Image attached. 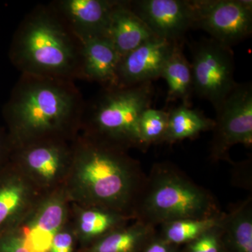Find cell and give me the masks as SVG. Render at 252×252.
<instances>
[{"instance_id":"d6986e66","label":"cell","mask_w":252,"mask_h":252,"mask_svg":"<svg viewBox=\"0 0 252 252\" xmlns=\"http://www.w3.org/2000/svg\"><path fill=\"white\" fill-rule=\"evenodd\" d=\"M157 228L135 220L94 242L90 252H136L141 245L151 240Z\"/></svg>"},{"instance_id":"d4e9b609","label":"cell","mask_w":252,"mask_h":252,"mask_svg":"<svg viewBox=\"0 0 252 252\" xmlns=\"http://www.w3.org/2000/svg\"><path fill=\"white\" fill-rule=\"evenodd\" d=\"M77 236L70 222L53 240L49 252H73Z\"/></svg>"},{"instance_id":"83f0119b","label":"cell","mask_w":252,"mask_h":252,"mask_svg":"<svg viewBox=\"0 0 252 252\" xmlns=\"http://www.w3.org/2000/svg\"><path fill=\"white\" fill-rule=\"evenodd\" d=\"M171 244L167 243L160 236H157V233L149 240L147 248L144 252H173L170 248Z\"/></svg>"},{"instance_id":"52a82bcc","label":"cell","mask_w":252,"mask_h":252,"mask_svg":"<svg viewBox=\"0 0 252 252\" xmlns=\"http://www.w3.org/2000/svg\"><path fill=\"white\" fill-rule=\"evenodd\" d=\"M190 49L193 93L216 111L237 84L233 49L212 38L194 41Z\"/></svg>"},{"instance_id":"4316f807","label":"cell","mask_w":252,"mask_h":252,"mask_svg":"<svg viewBox=\"0 0 252 252\" xmlns=\"http://www.w3.org/2000/svg\"><path fill=\"white\" fill-rule=\"evenodd\" d=\"M15 146L6 127L0 126V170L11 160Z\"/></svg>"},{"instance_id":"30bf717a","label":"cell","mask_w":252,"mask_h":252,"mask_svg":"<svg viewBox=\"0 0 252 252\" xmlns=\"http://www.w3.org/2000/svg\"><path fill=\"white\" fill-rule=\"evenodd\" d=\"M72 202L64 189L42 195L13 228L29 252H49L57 233L70 222Z\"/></svg>"},{"instance_id":"7a4b0ae2","label":"cell","mask_w":252,"mask_h":252,"mask_svg":"<svg viewBox=\"0 0 252 252\" xmlns=\"http://www.w3.org/2000/svg\"><path fill=\"white\" fill-rule=\"evenodd\" d=\"M86 101L74 81L21 74L2 109L15 147L79 135Z\"/></svg>"},{"instance_id":"6da1fadb","label":"cell","mask_w":252,"mask_h":252,"mask_svg":"<svg viewBox=\"0 0 252 252\" xmlns=\"http://www.w3.org/2000/svg\"><path fill=\"white\" fill-rule=\"evenodd\" d=\"M64 190L74 205L97 207L135 219L147 175L128 150L79 132Z\"/></svg>"},{"instance_id":"484cf974","label":"cell","mask_w":252,"mask_h":252,"mask_svg":"<svg viewBox=\"0 0 252 252\" xmlns=\"http://www.w3.org/2000/svg\"><path fill=\"white\" fill-rule=\"evenodd\" d=\"M0 252H29L17 230L11 228L0 233Z\"/></svg>"},{"instance_id":"2e32d148","label":"cell","mask_w":252,"mask_h":252,"mask_svg":"<svg viewBox=\"0 0 252 252\" xmlns=\"http://www.w3.org/2000/svg\"><path fill=\"white\" fill-rule=\"evenodd\" d=\"M154 36L148 26L131 10L127 1L117 0L111 15L107 38L121 57Z\"/></svg>"},{"instance_id":"5bb4252c","label":"cell","mask_w":252,"mask_h":252,"mask_svg":"<svg viewBox=\"0 0 252 252\" xmlns=\"http://www.w3.org/2000/svg\"><path fill=\"white\" fill-rule=\"evenodd\" d=\"M42 195L11 160L0 170V233L16 226Z\"/></svg>"},{"instance_id":"5b68a950","label":"cell","mask_w":252,"mask_h":252,"mask_svg":"<svg viewBox=\"0 0 252 252\" xmlns=\"http://www.w3.org/2000/svg\"><path fill=\"white\" fill-rule=\"evenodd\" d=\"M153 82L102 89L86 102L80 133L126 150H145L139 135L141 114L150 108Z\"/></svg>"},{"instance_id":"8992f818","label":"cell","mask_w":252,"mask_h":252,"mask_svg":"<svg viewBox=\"0 0 252 252\" xmlns=\"http://www.w3.org/2000/svg\"><path fill=\"white\" fill-rule=\"evenodd\" d=\"M73 141L43 140L15 147L11 162L42 195L53 193L67 182Z\"/></svg>"},{"instance_id":"4fadbf2b","label":"cell","mask_w":252,"mask_h":252,"mask_svg":"<svg viewBox=\"0 0 252 252\" xmlns=\"http://www.w3.org/2000/svg\"><path fill=\"white\" fill-rule=\"evenodd\" d=\"M117 0H54L49 3L81 41L107 37Z\"/></svg>"},{"instance_id":"3957f363","label":"cell","mask_w":252,"mask_h":252,"mask_svg":"<svg viewBox=\"0 0 252 252\" xmlns=\"http://www.w3.org/2000/svg\"><path fill=\"white\" fill-rule=\"evenodd\" d=\"M11 64L37 77L81 80L83 42L51 4H38L15 31L9 50Z\"/></svg>"},{"instance_id":"7c38bea8","label":"cell","mask_w":252,"mask_h":252,"mask_svg":"<svg viewBox=\"0 0 252 252\" xmlns=\"http://www.w3.org/2000/svg\"><path fill=\"white\" fill-rule=\"evenodd\" d=\"M175 44L154 36L121 57L117 86L128 87L153 82L160 78L164 65Z\"/></svg>"},{"instance_id":"8fae6325","label":"cell","mask_w":252,"mask_h":252,"mask_svg":"<svg viewBox=\"0 0 252 252\" xmlns=\"http://www.w3.org/2000/svg\"><path fill=\"white\" fill-rule=\"evenodd\" d=\"M127 3L154 36L172 44H183L187 32L194 28L193 0H136Z\"/></svg>"},{"instance_id":"e0dca14e","label":"cell","mask_w":252,"mask_h":252,"mask_svg":"<svg viewBox=\"0 0 252 252\" xmlns=\"http://www.w3.org/2000/svg\"><path fill=\"white\" fill-rule=\"evenodd\" d=\"M133 220L135 219L110 210L72 203L71 223L77 239L82 241H97Z\"/></svg>"},{"instance_id":"9a60e30c","label":"cell","mask_w":252,"mask_h":252,"mask_svg":"<svg viewBox=\"0 0 252 252\" xmlns=\"http://www.w3.org/2000/svg\"><path fill=\"white\" fill-rule=\"evenodd\" d=\"M82 42L81 80L97 83L102 89L116 87L121 56L109 38H91Z\"/></svg>"},{"instance_id":"ba28073f","label":"cell","mask_w":252,"mask_h":252,"mask_svg":"<svg viewBox=\"0 0 252 252\" xmlns=\"http://www.w3.org/2000/svg\"><path fill=\"white\" fill-rule=\"evenodd\" d=\"M216 113L210 158L215 161L228 160L230 149L235 144L252 147V83H237Z\"/></svg>"},{"instance_id":"cb8c5ba5","label":"cell","mask_w":252,"mask_h":252,"mask_svg":"<svg viewBox=\"0 0 252 252\" xmlns=\"http://www.w3.org/2000/svg\"><path fill=\"white\" fill-rule=\"evenodd\" d=\"M220 223L207 230L195 240L187 243L188 252H220L223 243Z\"/></svg>"},{"instance_id":"ffe728a7","label":"cell","mask_w":252,"mask_h":252,"mask_svg":"<svg viewBox=\"0 0 252 252\" xmlns=\"http://www.w3.org/2000/svg\"><path fill=\"white\" fill-rule=\"evenodd\" d=\"M222 241L235 252H252V201L249 198L223 213L220 223Z\"/></svg>"},{"instance_id":"44dd1931","label":"cell","mask_w":252,"mask_h":252,"mask_svg":"<svg viewBox=\"0 0 252 252\" xmlns=\"http://www.w3.org/2000/svg\"><path fill=\"white\" fill-rule=\"evenodd\" d=\"M215 120L203 113L181 104L168 112V122L163 142L175 143L186 139H193L201 132L212 130Z\"/></svg>"},{"instance_id":"9c48e42d","label":"cell","mask_w":252,"mask_h":252,"mask_svg":"<svg viewBox=\"0 0 252 252\" xmlns=\"http://www.w3.org/2000/svg\"><path fill=\"white\" fill-rule=\"evenodd\" d=\"M193 28L206 32L221 45L232 48L251 36V0H193Z\"/></svg>"},{"instance_id":"ac0fdd59","label":"cell","mask_w":252,"mask_h":252,"mask_svg":"<svg viewBox=\"0 0 252 252\" xmlns=\"http://www.w3.org/2000/svg\"><path fill=\"white\" fill-rule=\"evenodd\" d=\"M160 78L167 84V102L180 100L190 107L193 94L190 63L183 52V44H176L162 69Z\"/></svg>"},{"instance_id":"277c9868","label":"cell","mask_w":252,"mask_h":252,"mask_svg":"<svg viewBox=\"0 0 252 252\" xmlns=\"http://www.w3.org/2000/svg\"><path fill=\"white\" fill-rule=\"evenodd\" d=\"M222 212L206 189L172 164L159 162L147 176L135 217L157 228L173 220L212 218Z\"/></svg>"},{"instance_id":"603a6c76","label":"cell","mask_w":252,"mask_h":252,"mask_svg":"<svg viewBox=\"0 0 252 252\" xmlns=\"http://www.w3.org/2000/svg\"><path fill=\"white\" fill-rule=\"evenodd\" d=\"M168 112L152 107L144 110L139 121V135L144 149L163 142L166 133Z\"/></svg>"},{"instance_id":"7402d4cb","label":"cell","mask_w":252,"mask_h":252,"mask_svg":"<svg viewBox=\"0 0 252 252\" xmlns=\"http://www.w3.org/2000/svg\"><path fill=\"white\" fill-rule=\"evenodd\" d=\"M223 213L218 216L201 220H181L167 222L159 225V236L167 243L174 245L187 244L193 241L207 230L218 225Z\"/></svg>"}]
</instances>
